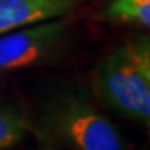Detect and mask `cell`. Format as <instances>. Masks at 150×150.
Instances as JSON below:
<instances>
[{"mask_svg": "<svg viewBox=\"0 0 150 150\" xmlns=\"http://www.w3.org/2000/svg\"><path fill=\"white\" fill-rule=\"evenodd\" d=\"M106 12L115 22L150 26V0H113Z\"/></svg>", "mask_w": 150, "mask_h": 150, "instance_id": "8992f818", "label": "cell"}, {"mask_svg": "<svg viewBox=\"0 0 150 150\" xmlns=\"http://www.w3.org/2000/svg\"><path fill=\"white\" fill-rule=\"evenodd\" d=\"M77 0H0V35L43 20L67 16Z\"/></svg>", "mask_w": 150, "mask_h": 150, "instance_id": "277c9868", "label": "cell"}, {"mask_svg": "<svg viewBox=\"0 0 150 150\" xmlns=\"http://www.w3.org/2000/svg\"><path fill=\"white\" fill-rule=\"evenodd\" d=\"M100 100L121 117L149 126L150 45L147 37L121 43L100 58L93 71Z\"/></svg>", "mask_w": 150, "mask_h": 150, "instance_id": "6da1fadb", "label": "cell"}, {"mask_svg": "<svg viewBox=\"0 0 150 150\" xmlns=\"http://www.w3.org/2000/svg\"><path fill=\"white\" fill-rule=\"evenodd\" d=\"M28 118L20 107L0 101V150L12 149L28 132Z\"/></svg>", "mask_w": 150, "mask_h": 150, "instance_id": "5b68a950", "label": "cell"}, {"mask_svg": "<svg viewBox=\"0 0 150 150\" xmlns=\"http://www.w3.org/2000/svg\"><path fill=\"white\" fill-rule=\"evenodd\" d=\"M40 129L71 150H127L117 126L83 91L64 89L40 107Z\"/></svg>", "mask_w": 150, "mask_h": 150, "instance_id": "7a4b0ae2", "label": "cell"}, {"mask_svg": "<svg viewBox=\"0 0 150 150\" xmlns=\"http://www.w3.org/2000/svg\"><path fill=\"white\" fill-rule=\"evenodd\" d=\"M67 23L60 18L43 20L0 35V75L46 64L64 49Z\"/></svg>", "mask_w": 150, "mask_h": 150, "instance_id": "3957f363", "label": "cell"}, {"mask_svg": "<svg viewBox=\"0 0 150 150\" xmlns=\"http://www.w3.org/2000/svg\"><path fill=\"white\" fill-rule=\"evenodd\" d=\"M38 150H63V149H58V147H54V146H45Z\"/></svg>", "mask_w": 150, "mask_h": 150, "instance_id": "52a82bcc", "label": "cell"}]
</instances>
